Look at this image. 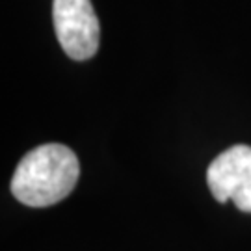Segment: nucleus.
<instances>
[{
	"label": "nucleus",
	"instance_id": "obj_2",
	"mask_svg": "<svg viewBox=\"0 0 251 251\" xmlns=\"http://www.w3.org/2000/svg\"><path fill=\"white\" fill-rule=\"evenodd\" d=\"M54 30L63 52L73 60H90L99 49V19L91 0H54Z\"/></svg>",
	"mask_w": 251,
	"mask_h": 251
},
{
	"label": "nucleus",
	"instance_id": "obj_3",
	"mask_svg": "<svg viewBox=\"0 0 251 251\" xmlns=\"http://www.w3.org/2000/svg\"><path fill=\"white\" fill-rule=\"evenodd\" d=\"M206 182L216 201H233L238 210L251 212V147L233 145L210 162Z\"/></svg>",
	"mask_w": 251,
	"mask_h": 251
},
{
	"label": "nucleus",
	"instance_id": "obj_1",
	"mask_svg": "<svg viewBox=\"0 0 251 251\" xmlns=\"http://www.w3.org/2000/svg\"><path fill=\"white\" fill-rule=\"evenodd\" d=\"M78 175V158L67 145H39L17 164L11 177V194L28 206L56 205L71 194Z\"/></svg>",
	"mask_w": 251,
	"mask_h": 251
}]
</instances>
